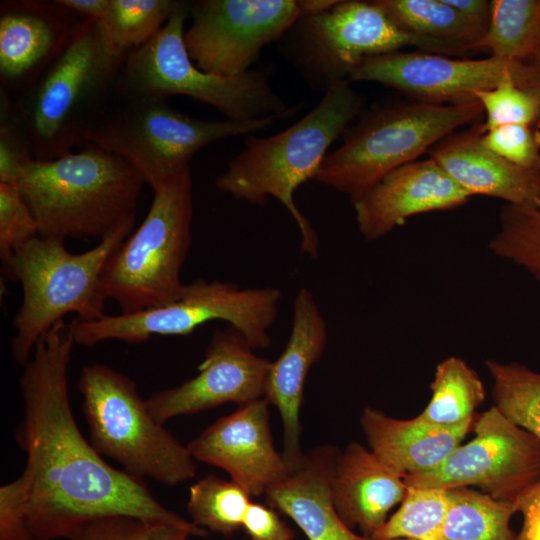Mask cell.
<instances>
[{
    "label": "cell",
    "instance_id": "cell-24",
    "mask_svg": "<svg viewBox=\"0 0 540 540\" xmlns=\"http://www.w3.org/2000/svg\"><path fill=\"white\" fill-rule=\"evenodd\" d=\"M360 422L370 450L405 478L440 466L461 444L474 420L457 427H440L418 417L396 419L366 407Z\"/></svg>",
    "mask_w": 540,
    "mask_h": 540
},
{
    "label": "cell",
    "instance_id": "cell-18",
    "mask_svg": "<svg viewBox=\"0 0 540 540\" xmlns=\"http://www.w3.org/2000/svg\"><path fill=\"white\" fill-rule=\"evenodd\" d=\"M85 18L59 0L0 4V87L15 99L57 60Z\"/></svg>",
    "mask_w": 540,
    "mask_h": 540
},
{
    "label": "cell",
    "instance_id": "cell-5",
    "mask_svg": "<svg viewBox=\"0 0 540 540\" xmlns=\"http://www.w3.org/2000/svg\"><path fill=\"white\" fill-rule=\"evenodd\" d=\"M128 55L110 53L98 25L84 19L57 60L11 106L36 160L83 146L85 135L112 98Z\"/></svg>",
    "mask_w": 540,
    "mask_h": 540
},
{
    "label": "cell",
    "instance_id": "cell-30",
    "mask_svg": "<svg viewBox=\"0 0 540 540\" xmlns=\"http://www.w3.org/2000/svg\"><path fill=\"white\" fill-rule=\"evenodd\" d=\"M250 497L235 481L208 475L189 488L187 510L190 521L207 531L232 536L242 528Z\"/></svg>",
    "mask_w": 540,
    "mask_h": 540
},
{
    "label": "cell",
    "instance_id": "cell-19",
    "mask_svg": "<svg viewBox=\"0 0 540 540\" xmlns=\"http://www.w3.org/2000/svg\"><path fill=\"white\" fill-rule=\"evenodd\" d=\"M328 340L327 323L312 292L298 290L287 344L271 363L263 398L275 406L283 426V455L293 471L305 453L301 448L300 410L304 385L311 367L322 357Z\"/></svg>",
    "mask_w": 540,
    "mask_h": 540
},
{
    "label": "cell",
    "instance_id": "cell-31",
    "mask_svg": "<svg viewBox=\"0 0 540 540\" xmlns=\"http://www.w3.org/2000/svg\"><path fill=\"white\" fill-rule=\"evenodd\" d=\"M449 502L448 490L406 485L399 509L371 538L441 540Z\"/></svg>",
    "mask_w": 540,
    "mask_h": 540
},
{
    "label": "cell",
    "instance_id": "cell-20",
    "mask_svg": "<svg viewBox=\"0 0 540 540\" xmlns=\"http://www.w3.org/2000/svg\"><path fill=\"white\" fill-rule=\"evenodd\" d=\"M471 197L428 158L393 170L352 204L360 233L376 241L414 215L452 209Z\"/></svg>",
    "mask_w": 540,
    "mask_h": 540
},
{
    "label": "cell",
    "instance_id": "cell-32",
    "mask_svg": "<svg viewBox=\"0 0 540 540\" xmlns=\"http://www.w3.org/2000/svg\"><path fill=\"white\" fill-rule=\"evenodd\" d=\"M495 406L510 421L540 439V373L518 363L486 362Z\"/></svg>",
    "mask_w": 540,
    "mask_h": 540
},
{
    "label": "cell",
    "instance_id": "cell-42",
    "mask_svg": "<svg viewBox=\"0 0 540 540\" xmlns=\"http://www.w3.org/2000/svg\"><path fill=\"white\" fill-rule=\"evenodd\" d=\"M110 0H59V2L85 19L100 21L109 6Z\"/></svg>",
    "mask_w": 540,
    "mask_h": 540
},
{
    "label": "cell",
    "instance_id": "cell-4",
    "mask_svg": "<svg viewBox=\"0 0 540 540\" xmlns=\"http://www.w3.org/2000/svg\"><path fill=\"white\" fill-rule=\"evenodd\" d=\"M133 216L93 248L72 253L64 240L37 236L19 246L2 267L6 278L20 282L22 303L14 317V360L24 366L40 338L69 313L77 319L102 318L107 298L103 271L110 256L133 232Z\"/></svg>",
    "mask_w": 540,
    "mask_h": 540
},
{
    "label": "cell",
    "instance_id": "cell-29",
    "mask_svg": "<svg viewBox=\"0 0 540 540\" xmlns=\"http://www.w3.org/2000/svg\"><path fill=\"white\" fill-rule=\"evenodd\" d=\"M179 3V0H110L104 17L96 22L104 47L116 55H129L166 24Z\"/></svg>",
    "mask_w": 540,
    "mask_h": 540
},
{
    "label": "cell",
    "instance_id": "cell-11",
    "mask_svg": "<svg viewBox=\"0 0 540 540\" xmlns=\"http://www.w3.org/2000/svg\"><path fill=\"white\" fill-rule=\"evenodd\" d=\"M279 42L282 54L304 81L324 93L348 80L363 60L403 47L444 56L467 55L453 44L405 31L376 1H338L322 13L300 16Z\"/></svg>",
    "mask_w": 540,
    "mask_h": 540
},
{
    "label": "cell",
    "instance_id": "cell-23",
    "mask_svg": "<svg viewBox=\"0 0 540 540\" xmlns=\"http://www.w3.org/2000/svg\"><path fill=\"white\" fill-rule=\"evenodd\" d=\"M331 489L342 520L372 537L386 522L388 512L402 501L406 484L370 449L354 442L338 453Z\"/></svg>",
    "mask_w": 540,
    "mask_h": 540
},
{
    "label": "cell",
    "instance_id": "cell-6",
    "mask_svg": "<svg viewBox=\"0 0 540 540\" xmlns=\"http://www.w3.org/2000/svg\"><path fill=\"white\" fill-rule=\"evenodd\" d=\"M191 1H180L166 24L124 62L115 92L167 99L184 95L205 103L226 119L250 121L286 119L300 110L288 106L272 88L274 71L264 63L236 77H221L199 69L184 41V24Z\"/></svg>",
    "mask_w": 540,
    "mask_h": 540
},
{
    "label": "cell",
    "instance_id": "cell-46",
    "mask_svg": "<svg viewBox=\"0 0 540 540\" xmlns=\"http://www.w3.org/2000/svg\"><path fill=\"white\" fill-rule=\"evenodd\" d=\"M387 540H412V539H405V538H395V539H387Z\"/></svg>",
    "mask_w": 540,
    "mask_h": 540
},
{
    "label": "cell",
    "instance_id": "cell-12",
    "mask_svg": "<svg viewBox=\"0 0 540 540\" xmlns=\"http://www.w3.org/2000/svg\"><path fill=\"white\" fill-rule=\"evenodd\" d=\"M282 298L272 286L241 288L220 280L185 284L176 301L134 314L104 315L94 321L77 318L68 325L75 344L92 347L108 340L143 343L153 336H181L210 321L237 328L254 350L271 345L270 328Z\"/></svg>",
    "mask_w": 540,
    "mask_h": 540
},
{
    "label": "cell",
    "instance_id": "cell-2",
    "mask_svg": "<svg viewBox=\"0 0 540 540\" xmlns=\"http://www.w3.org/2000/svg\"><path fill=\"white\" fill-rule=\"evenodd\" d=\"M363 99L348 80L328 89L320 102L287 129L268 136L249 135L243 150L215 179L217 189L236 200L263 206L278 200L300 232V252L318 259L320 243L294 200L295 191L313 180L327 150L360 115Z\"/></svg>",
    "mask_w": 540,
    "mask_h": 540
},
{
    "label": "cell",
    "instance_id": "cell-41",
    "mask_svg": "<svg viewBox=\"0 0 540 540\" xmlns=\"http://www.w3.org/2000/svg\"><path fill=\"white\" fill-rule=\"evenodd\" d=\"M467 21L486 31L491 17V1L486 0H445Z\"/></svg>",
    "mask_w": 540,
    "mask_h": 540
},
{
    "label": "cell",
    "instance_id": "cell-27",
    "mask_svg": "<svg viewBox=\"0 0 540 540\" xmlns=\"http://www.w3.org/2000/svg\"><path fill=\"white\" fill-rule=\"evenodd\" d=\"M431 398L417 416L440 427H457L474 420V411L485 399L478 374L461 358L440 362L430 386Z\"/></svg>",
    "mask_w": 540,
    "mask_h": 540
},
{
    "label": "cell",
    "instance_id": "cell-43",
    "mask_svg": "<svg viewBox=\"0 0 540 540\" xmlns=\"http://www.w3.org/2000/svg\"><path fill=\"white\" fill-rule=\"evenodd\" d=\"M189 532L171 525H154L151 540H188Z\"/></svg>",
    "mask_w": 540,
    "mask_h": 540
},
{
    "label": "cell",
    "instance_id": "cell-3",
    "mask_svg": "<svg viewBox=\"0 0 540 540\" xmlns=\"http://www.w3.org/2000/svg\"><path fill=\"white\" fill-rule=\"evenodd\" d=\"M17 184L40 236L102 240L135 216L145 181L120 157L85 144L55 159L32 160Z\"/></svg>",
    "mask_w": 540,
    "mask_h": 540
},
{
    "label": "cell",
    "instance_id": "cell-21",
    "mask_svg": "<svg viewBox=\"0 0 540 540\" xmlns=\"http://www.w3.org/2000/svg\"><path fill=\"white\" fill-rule=\"evenodd\" d=\"M483 123L451 133L429 151L433 159L472 197L498 198L507 204L535 206L540 202V172L517 167L488 149Z\"/></svg>",
    "mask_w": 540,
    "mask_h": 540
},
{
    "label": "cell",
    "instance_id": "cell-45",
    "mask_svg": "<svg viewBox=\"0 0 540 540\" xmlns=\"http://www.w3.org/2000/svg\"><path fill=\"white\" fill-rule=\"evenodd\" d=\"M534 69V87L533 91L540 95V57L532 62Z\"/></svg>",
    "mask_w": 540,
    "mask_h": 540
},
{
    "label": "cell",
    "instance_id": "cell-17",
    "mask_svg": "<svg viewBox=\"0 0 540 540\" xmlns=\"http://www.w3.org/2000/svg\"><path fill=\"white\" fill-rule=\"evenodd\" d=\"M269 406L264 398L239 405L192 439L187 445L190 454L223 469L250 496L265 495L293 472L274 447Z\"/></svg>",
    "mask_w": 540,
    "mask_h": 540
},
{
    "label": "cell",
    "instance_id": "cell-38",
    "mask_svg": "<svg viewBox=\"0 0 540 540\" xmlns=\"http://www.w3.org/2000/svg\"><path fill=\"white\" fill-rule=\"evenodd\" d=\"M153 524L129 516H108L82 525L69 540H151Z\"/></svg>",
    "mask_w": 540,
    "mask_h": 540
},
{
    "label": "cell",
    "instance_id": "cell-28",
    "mask_svg": "<svg viewBox=\"0 0 540 540\" xmlns=\"http://www.w3.org/2000/svg\"><path fill=\"white\" fill-rule=\"evenodd\" d=\"M405 31L475 50L484 31L467 21L445 0H376Z\"/></svg>",
    "mask_w": 540,
    "mask_h": 540
},
{
    "label": "cell",
    "instance_id": "cell-14",
    "mask_svg": "<svg viewBox=\"0 0 540 540\" xmlns=\"http://www.w3.org/2000/svg\"><path fill=\"white\" fill-rule=\"evenodd\" d=\"M184 32L188 54L201 70L236 77L252 69L268 44L279 41L300 17L295 0L191 1Z\"/></svg>",
    "mask_w": 540,
    "mask_h": 540
},
{
    "label": "cell",
    "instance_id": "cell-44",
    "mask_svg": "<svg viewBox=\"0 0 540 540\" xmlns=\"http://www.w3.org/2000/svg\"><path fill=\"white\" fill-rule=\"evenodd\" d=\"M339 0H298L300 16L315 15L329 10Z\"/></svg>",
    "mask_w": 540,
    "mask_h": 540
},
{
    "label": "cell",
    "instance_id": "cell-22",
    "mask_svg": "<svg viewBox=\"0 0 540 540\" xmlns=\"http://www.w3.org/2000/svg\"><path fill=\"white\" fill-rule=\"evenodd\" d=\"M337 456L330 445L311 449L297 469L267 490L265 502L290 517L309 540H374L355 533L335 507L331 480Z\"/></svg>",
    "mask_w": 540,
    "mask_h": 540
},
{
    "label": "cell",
    "instance_id": "cell-15",
    "mask_svg": "<svg viewBox=\"0 0 540 540\" xmlns=\"http://www.w3.org/2000/svg\"><path fill=\"white\" fill-rule=\"evenodd\" d=\"M531 63L490 56L469 60L416 52H392L363 60L348 81H372L395 88L416 101L457 105L478 101L475 93L506 83L529 89Z\"/></svg>",
    "mask_w": 540,
    "mask_h": 540
},
{
    "label": "cell",
    "instance_id": "cell-26",
    "mask_svg": "<svg viewBox=\"0 0 540 540\" xmlns=\"http://www.w3.org/2000/svg\"><path fill=\"white\" fill-rule=\"evenodd\" d=\"M449 509L441 540H517L509 522L516 500L497 499L468 487L448 490Z\"/></svg>",
    "mask_w": 540,
    "mask_h": 540
},
{
    "label": "cell",
    "instance_id": "cell-33",
    "mask_svg": "<svg viewBox=\"0 0 540 540\" xmlns=\"http://www.w3.org/2000/svg\"><path fill=\"white\" fill-rule=\"evenodd\" d=\"M488 247L494 255L525 269L540 284V202L536 206L505 205L499 229Z\"/></svg>",
    "mask_w": 540,
    "mask_h": 540
},
{
    "label": "cell",
    "instance_id": "cell-8",
    "mask_svg": "<svg viewBox=\"0 0 540 540\" xmlns=\"http://www.w3.org/2000/svg\"><path fill=\"white\" fill-rule=\"evenodd\" d=\"M479 101L437 105L420 101L376 107L342 134L314 179L356 200L393 170L416 161L464 124L479 121Z\"/></svg>",
    "mask_w": 540,
    "mask_h": 540
},
{
    "label": "cell",
    "instance_id": "cell-10",
    "mask_svg": "<svg viewBox=\"0 0 540 540\" xmlns=\"http://www.w3.org/2000/svg\"><path fill=\"white\" fill-rule=\"evenodd\" d=\"M90 442L123 470L167 486L196 474L195 459L164 425L154 419L136 382L103 363L82 367L78 379Z\"/></svg>",
    "mask_w": 540,
    "mask_h": 540
},
{
    "label": "cell",
    "instance_id": "cell-39",
    "mask_svg": "<svg viewBox=\"0 0 540 540\" xmlns=\"http://www.w3.org/2000/svg\"><path fill=\"white\" fill-rule=\"evenodd\" d=\"M242 528L250 540H292L294 531L267 504L251 502L246 510Z\"/></svg>",
    "mask_w": 540,
    "mask_h": 540
},
{
    "label": "cell",
    "instance_id": "cell-7",
    "mask_svg": "<svg viewBox=\"0 0 540 540\" xmlns=\"http://www.w3.org/2000/svg\"><path fill=\"white\" fill-rule=\"evenodd\" d=\"M276 120H204L174 109L167 99L114 91L87 131L84 145L120 157L155 190L209 144L265 130Z\"/></svg>",
    "mask_w": 540,
    "mask_h": 540
},
{
    "label": "cell",
    "instance_id": "cell-34",
    "mask_svg": "<svg viewBox=\"0 0 540 540\" xmlns=\"http://www.w3.org/2000/svg\"><path fill=\"white\" fill-rule=\"evenodd\" d=\"M475 98L486 113L484 131L503 125H528L540 129V95L512 83L479 91Z\"/></svg>",
    "mask_w": 540,
    "mask_h": 540
},
{
    "label": "cell",
    "instance_id": "cell-16",
    "mask_svg": "<svg viewBox=\"0 0 540 540\" xmlns=\"http://www.w3.org/2000/svg\"><path fill=\"white\" fill-rule=\"evenodd\" d=\"M271 361L254 353L235 327L215 329L198 374L182 384L160 390L146 399L154 419L163 424L226 403L238 406L263 398Z\"/></svg>",
    "mask_w": 540,
    "mask_h": 540
},
{
    "label": "cell",
    "instance_id": "cell-40",
    "mask_svg": "<svg viewBox=\"0 0 540 540\" xmlns=\"http://www.w3.org/2000/svg\"><path fill=\"white\" fill-rule=\"evenodd\" d=\"M515 500L517 511L523 516L517 540H540V479L524 489Z\"/></svg>",
    "mask_w": 540,
    "mask_h": 540
},
{
    "label": "cell",
    "instance_id": "cell-9",
    "mask_svg": "<svg viewBox=\"0 0 540 540\" xmlns=\"http://www.w3.org/2000/svg\"><path fill=\"white\" fill-rule=\"evenodd\" d=\"M141 225L110 256L103 271L108 299L134 314L179 299L181 271L191 246L193 195L190 166L157 189Z\"/></svg>",
    "mask_w": 540,
    "mask_h": 540
},
{
    "label": "cell",
    "instance_id": "cell-36",
    "mask_svg": "<svg viewBox=\"0 0 540 540\" xmlns=\"http://www.w3.org/2000/svg\"><path fill=\"white\" fill-rule=\"evenodd\" d=\"M484 145L511 164L540 172V129L528 125H503L485 131Z\"/></svg>",
    "mask_w": 540,
    "mask_h": 540
},
{
    "label": "cell",
    "instance_id": "cell-13",
    "mask_svg": "<svg viewBox=\"0 0 540 540\" xmlns=\"http://www.w3.org/2000/svg\"><path fill=\"white\" fill-rule=\"evenodd\" d=\"M475 437L456 447L432 471L404 478L408 486L454 489L479 486L497 499H515L540 479V439L493 406L473 423Z\"/></svg>",
    "mask_w": 540,
    "mask_h": 540
},
{
    "label": "cell",
    "instance_id": "cell-37",
    "mask_svg": "<svg viewBox=\"0 0 540 540\" xmlns=\"http://www.w3.org/2000/svg\"><path fill=\"white\" fill-rule=\"evenodd\" d=\"M0 111V183H18L26 166L35 158L10 98L3 92Z\"/></svg>",
    "mask_w": 540,
    "mask_h": 540
},
{
    "label": "cell",
    "instance_id": "cell-1",
    "mask_svg": "<svg viewBox=\"0 0 540 540\" xmlns=\"http://www.w3.org/2000/svg\"><path fill=\"white\" fill-rule=\"evenodd\" d=\"M75 345L56 323L23 366V419L15 432L22 473L0 488V540L70 539L84 524L129 516L206 537L208 531L163 506L142 478L108 464L75 421L68 368Z\"/></svg>",
    "mask_w": 540,
    "mask_h": 540
},
{
    "label": "cell",
    "instance_id": "cell-35",
    "mask_svg": "<svg viewBox=\"0 0 540 540\" xmlns=\"http://www.w3.org/2000/svg\"><path fill=\"white\" fill-rule=\"evenodd\" d=\"M40 236L37 220L17 183H0V257L4 267L13 252Z\"/></svg>",
    "mask_w": 540,
    "mask_h": 540
},
{
    "label": "cell",
    "instance_id": "cell-25",
    "mask_svg": "<svg viewBox=\"0 0 540 540\" xmlns=\"http://www.w3.org/2000/svg\"><path fill=\"white\" fill-rule=\"evenodd\" d=\"M477 49L531 63L540 57V0H493L488 27Z\"/></svg>",
    "mask_w": 540,
    "mask_h": 540
}]
</instances>
